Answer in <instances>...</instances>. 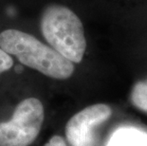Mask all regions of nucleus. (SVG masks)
I'll list each match as a JSON object with an SVG mask.
<instances>
[{
    "instance_id": "f257e3e1",
    "label": "nucleus",
    "mask_w": 147,
    "mask_h": 146,
    "mask_svg": "<svg viewBox=\"0 0 147 146\" xmlns=\"http://www.w3.org/2000/svg\"><path fill=\"white\" fill-rule=\"evenodd\" d=\"M0 48L21 64L49 78L67 80L72 76L74 64L51 46L45 45L32 34L18 30L0 33Z\"/></svg>"
},
{
    "instance_id": "f03ea898",
    "label": "nucleus",
    "mask_w": 147,
    "mask_h": 146,
    "mask_svg": "<svg viewBox=\"0 0 147 146\" xmlns=\"http://www.w3.org/2000/svg\"><path fill=\"white\" fill-rule=\"evenodd\" d=\"M44 38L52 48L75 64L82 62L86 49V40L82 21L70 9L51 5L41 18Z\"/></svg>"
},
{
    "instance_id": "7ed1b4c3",
    "label": "nucleus",
    "mask_w": 147,
    "mask_h": 146,
    "mask_svg": "<svg viewBox=\"0 0 147 146\" xmlns=\"http://www.w3.org/2000/svg\"><path fill=\"white\" fill-rule=\"evenodd\" d=\"M45 122V108L37 98H26L16 105L12 116L0 122V146H30Z\"/></svg>"
},
{
    "instance_id": "20e7f679",
    "label": "nucleus",
    "mask_w": 147,
    "mask_h": 146,
    "mask_svg": "<svg viewBox=\"0 0 147 146\" xmlns=\"http://www.w3.org/2000/svg\"><path fill=\"white\" fill-rule=\"evenodd\" d=\"M112 109L105 104L86 106L67 120L65 128L68 146H99L98 130L110 119Z\"/></svg>"
},
{
    "instance_id": "39448f33",
    "label": "nucleus",
    "mask_w": 147,
    "mask_h": 146,
    "mask_svg": "<svg viewBox=\"0 0 147 146\" xmlns=\"http://www.w3.org/2000/svg\"><path fill=\"white\" fill-rule=\"evenodd\" d=\"M105 146H147V132L135 126H121L109 136Z\"/></svg>"
},
{
    "instance_id": "423d86ee",
    "label": "nucleus",
    "mask_w": 147,
    "mask_h": 146,
    "mask_svg": "<svg viewBox=\"0 0 147 146\" xmlns=\"http://www.w3.org/2000/svg\"><path fill=\"white\" fill-rule=\"evenodd\" d=\"M131 102L138 109L147 113V79L138 82L131 92Z\"/></svg>"
},
{
    "instance_id": "0eeeda50",
    "label": "nucleus",
    "mask_w": 147,
    "mask_h": 146,
    "mask_svg": "<svg viewBox=\"0 0 147 146\" xmlns=\"http://www.w3.org/2000/svg\"><path fill=\"white\" fill-rule=\"evenodd\" d=\"M13 66V59L10 54L0 48V75L10 70Z\"/></svg>"
},
{
    "instance_id": "6e6552de",
    "label": "nucleus",
    "mask_w": 147,
    "mask_h": 146,
    "mask_svg": "<svg viewBox=\"0 0 147 146\" xmlns=\"http://www.w3.org/2000/svg\"><path fill=\"white\" fill-rule=\"evenodd\" d=\"M43 146H68L65 138L59 135L52 136Z\"/></svg>"
}]
</instances>
